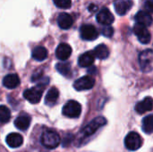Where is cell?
Here are the masks:
<instances>
[{"mask_svg":"<svg viewBox=\"0 0 153 152\" xmlns=\"http://www.w3.org/2000/svg\"><path fill=\"white\" fill-rule=\"evenodd\" d=\"M58 98H59V90L56 88L52 87L48 90V93L46 94L45 104L48 107H53L54 105H56Z\"/></svg>","mask_w":153,"mask_h":152,"instance_id":"20","label":"cell"},{"mask_svg":"<svg viewBox=\"0 0 153 152\" xmlns=\"http://www.w3.org/2000/svg\"><path fill=\"white\" fill-rule=\"evenodd\" d=\"M56 68L62 75L65 77H69L71 75L72 70H71V66L69 63H58L56 64Z\"/></svg>","mask_w":153,"mask_h":152,"instance_id":"24","label":"cell"},{"mask_svg":"<svg viewBox=\"0 0 153 152\" xmlns=\"http://www.w3.org/2000/svg\"><path fill=\"white\" fill-rule=\"evenodd\" d=\"M143 131L145 133L151 134L153 133V115H149L143 119Z\"/></svg>","mask_w":153,"mask_h":152,"instance_id":"23","label":"cell"},{"mask_svg":"<svg viewBox=\"0 0 153 152\" xmlns=\"http://www.w3.org/2000/svg\"><path fill=\"white\" fill-rule=\"evenodd\" d=\"M62 113L69 118H77L81 116L82 106L75 100H69L63 107Z\"/></svg>","mask_w":153,"mask_h":152,"instance_id":"4","label":"cell"},{"mask_svg":"<svg viewBox=\"0 0 153 152\" xmlns=\"http://www.w3.org/2000/svg\"><path fill=\"white\" fill-rule=\"evenodd\" d=\"M31 118L28 115H20L15 120H14V126L21 131H25L27 130L30 125Z\"/></svg>","mask_w":153,"mask_h":152,"instance_id":"18","label":"cell"},{"mask_svg":"<svg viewBox=\"0 0 153 152\" xmlns=\"http://www.w3.org/2000/svg\"><path fill=\"white\" fill-rule=\"evenodd\" d=\"M20 84V78L15 73H10L4 77L3 85L7 89H15Z\"/></svg>","mask_w":153,"mask_h":152,"instance_id":"19","label":"cell"},{"mask_svg":"<svg viewBox=\"0 0 153 152\" xmlns=\"http://www.w3.org/2000/svg\"><path fill=\"white\" fill-rule=\"evenodd\" d=\"M95 61V56L92 51L82 54L78 58V65L81 67H91Z\"/></svg>","mask_w":153,"mask_h":152,"instance_id":"17","label":"cell"},{"mask_svg":"<svg viewBox=\"0 0 153 152\" xmlns=\"http://www.w3.org/2000/svg\"><path fill=\"white\" fill-rule=\"evenodd\" d=\"M94 85H95L94 78L89 75L81 77L74 82V88L78 91L91 90L94 87Z\"/></svg>","mask_w":153,"mask_h":152,"instance_id":"7","label":"cell"},{"mask_svg":"<svg viewBox=\"0 0 153 152\" xmlns=\"http://www.w3.org/2000/svg\"><path fill=\"white\" fill-rule=\"evenodd\" d=\"M134 32L136 35V37L138 38V40L142 43V44H149L151 42L152 39V35L149 31V30L147 29V27L136 23L134 26Z\"/></svg>","mask_w":153,"mask_h":152,"instance_id":"9","label":"cell"},{"mask_svg":"<svg viewBox=\"0 0 153 152\" xmlns=\"http://www.w3.org/2000/svg\"><path fill=\"white\" fill-rule=\"evenodd\" d=\"M32 57L33 59H35L36 61L41 62L43 60H45L48 57V50L46 47L39 46L36 47L33 50H32Z\"/></svg>","mask_w":153,"mask_h":152,"instance_id":"22","label":"cell"},{"mask_svg":"<svg viewBox=\"0 0 153 152\" xmlns=\"http://www.w3.org/2000/svg\"><path fill=\"white\" fill-rule=\"evenodd\" d=\"M101 33L107 38H110L114 34V29L111 26H104L101 29Z\"/></svg>","mask_w":153,"mask_h":152,"instance_id":"27","label":"cell"},{"mask_svg":"<svg viewBox=\"0 0 153 152\" xmlns=\"http://www.w3.org/2000/svg\"><path fill=\"white\" fill-rule=\"evenodd\" d=\"M61 138L59 134L54 130H46L42 133L40 142L43 147L48 150H54L59 146Z\"/></svg>","mask_w":153,"mask_h":152,"instance_id":"2","label":"cell"},{"mask_svg":"<svg viewBox=\"0 0 153 152\" xmlns=\"http://www.w3.org/2000/svg\"><path fill=\"white\" fill-rule=\"evenodd\" d=\"M45 87L37 85L36 87H32L30 89H28L24 90L23 97L26 100H28L31 104H37L40 101L42 98V94L44 91Z\"/></svg>","mask_w":153,"mask_h":152,"instance_id":"6","label":"cell"},{"mask_svg":"<svg viewBox=\"0 0 153 152\" xmlns=\"http://www.w3.org/2000/svg\"><path fill=\"white\" fill-rule=\"evenodd\" d=\"M139 64L144 73H150L153 69V50L146 49L139 54Z\"/></svg>","mask_w":153,"mask_h":152,"instance_id":"3","label":"cell"},{"mask_svg":"<svg viewBox=\"0 0 153 152\" xmlns=\"http://www.w3.org/2000/svg\"><path fill=\"white\" fill-rule=\"evenodd\" d=\"M143 4L148 13H153V0H144Z\"/></svg>","mask_w":153,"mask_h":152,"instance_id":"28","label":"cell"},{"mask_svg":"<svg viewBox=\"0 0 153 152\" xmlns=\"http://www.w3.org/2000/svg\"><path fill=\"white\" fill-rule=\"evenodd\" d=\"M57 24L63 30L70 29L74 24V19L71 14L67 13H61L57 16Z\"/></svg>","mask_w":153,"mask_h":152,"instance_id":"15","label":"cell"},{"mask_svg":"<svg viewBox=\"0 0 153 152\" xmlns=\"http://www.w3.org/2000/svg\"><path fill=\"white\" fill-rule=\"evenodd\" d=\"M143 145V138L135 132H130L125 138V146L128 151H135Z\"/></svg>","mask_w":153,"mask_h":152,"instance_id":"5","label":"cell"},{"mask_svg":"<svg viewBox=\"0 0 153 152\" xmlns=\"http://www.w3.org/2000/svg\"><path fill=\"white\" fill-rule=\"evenodd\" d=\"M153 108V99L152 97H146L142 101L138 102L135 105V111L138 114H144L148 111L152 110Z\"/></svg>","mask_w":153,"mask_h":152,"instance_id":"13","label":"cell"},{"mask_svg":"<svg viewBox=\"0 0 153 152\" xmlns=\"http://www.w3.org/2000/svg\"><path fill=\"white\" fill-rule=\"evenodd\" d=\"M11 119V111L5 106H0V124H6Z\"/></svg>","mask_w":153,"mask_h":152,"instance_id":"25","label":"cell"},{"mask_svg":"<svg viewBox=\"0 0 153 152\" xmlns=\"http://www.w3.org/2000/svg\"><path fill=\"white\" fill-rule=\"evenodd\" d=\"M95 57L100 59V60H103V59H107L108 56H109V49L108 47L104 45V44H100L98 45L94 50L92 51Z\"/></svg>","mask_w":153,"mask_h":152,"instance_id":"21","label":"cell"},{"mask_svg":"<svg viewBox=\"0 0 153 152\" xmlns=\"http://www.w3.org/2000/svg\"><path fill=\"white\" fill-rule=\"evenodd\" d=\"M72 55V47L66 43H61L56 49V56L62 61L67 60Z\"/></svg>","mask_w":153,"mask_h":152,"instance_id":"12","label":"cell"},{"mask_svg":"<svg viewBox=\"0 0 153 152\" xmlns=\"http://www.w3.org/2000/svg\"><path fill=\"white\" fill-rule=\"evenodd\" d=\"M80 35L82 39L92 41L99 37V31L91 24H83L80 28Z\"/></svg>","mask_w":153,"mask_h":152,"instance_id":"8","label":"cell"},{"mask_svg":"<svg viewBox=\"0 0 153 152\" xmlns=\"http://www.w3.org/2000/svg\"><path fill=\"white\" fill-rule=\"evenodd\" d=\"M133 4L132 0H117L114 3V7L117 14L125 15L133 7Z\"/></svg>","mask_w":153,"mask_h":152,"instance_id":"11","label":"cell"},{"mask_svg":"<svg viewBox=\"0 0 153 152\" xmlns=\"http://www.w3.org/2000/svg\"><path fill=\"white\" fill-rule=\"evenodd\" d=\"M107 125V119L103 116H98L91 121L85 127L82 128L81 132V139L84 140L95 134L98 130Z\"/></svg>","mask_w":153,"mask_h":152,"instance_id":"1","label":"cell"},{"mask_svg":"<svg viewBox=\"0 0 153 152\" xmlns=\"http://www.w3.org/2000/svg\"><path fill=\"white\" fill-rule=\"evenodd\" d=\"M56 6L61 9H68L72 5V0H53Z\"/></svg>","mask_w":153,"mask_h":152,"instance_id":"26","label":"cell"},{"mask_svg":"<svg viewBox=\"0 0 153 152\" xmlns=\"http://www.w3.org/2000/svg\"><path fill=\"white\" fill-rule=\"evenodd\" d=\"M134 20L136 21V23L142 24L145 27L151 26L153 22L152 14L146 11H139L134 16Z\"/></svg>","mask_w":153,"mask_h":152,"instance_id":"14","label":"cell"},{"mask_svg":"<svg viewBox=\"0 0 153 152\" xmlns=\"http://www.w3.org/2000/svg\"><path fill=\"white\" fill-rule=\"evenodd\" d=\"M5 142L6 144L10 147V148H19L22 145L23 143V138L21 134L17 133H9L6 138H5Z\"/></svg>","mask_w":153,"mask_h":152,"instance_id":"16","label":"cell"},{"mask_svg":"<svg viewBox=\"0 0 153 152\" xmlns=\"http://www.w3.org/2000/svg\"><path fill=\"white\" fill-rule=\"evenodd\" d=\"M98 9V7L96 6V5H94V4H91L90 7H89V10L91 11V12H94V11H96Z\"/></svg>","mask_w":153,"mask_h":152,"instance_id":"29","label":"cell"},{"mask_svg":"<svg viewBox=\"0 0 153 152\" xmlns=\"http://www.w3.org/2000/svg\"><path fill=\"white\" fill-rule=\"evenodd\" d=\"M97 22L104 26H110L114 22V15L108 8H102L96 15Z\"/></svg>","mask_w":153,"mask_h":152,"instance_id":"10","label":"cell"}]
</instances>
